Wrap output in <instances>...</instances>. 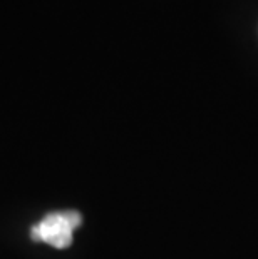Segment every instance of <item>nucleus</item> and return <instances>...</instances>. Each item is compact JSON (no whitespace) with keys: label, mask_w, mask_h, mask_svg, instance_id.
<instances>
[{"label":"nucleus","mask_w":258,"mask_h":259,"mask_svg":"<svg viewBox=\"0 0 258 259\" xmlns=\"http://www.w3.org/2000/svg\"><path fill=\"white\" fill-rule=\"evenodd\" d=\"M82 223V216L78 211H59L51 212L41 219L35 226H32L30 236L34 241L46 242L49 246L69 247L72 242V233Z\"/></svg>","instance_id":"nucleus-1"}]
</instances>
